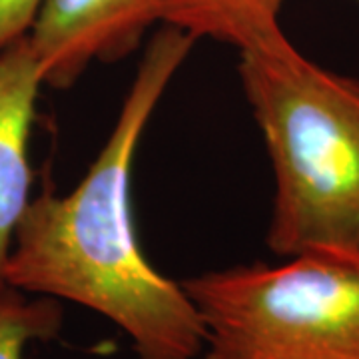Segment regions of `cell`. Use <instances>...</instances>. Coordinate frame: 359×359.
Here are the masks:
<instances>
[{
  "mask_svg": "<svg viewBox=\"0 0 359 359\" xmlns=\"http://www.w3.org/2000/svg\"><path fill=\"white\" fill-rule=\"evenodd\" d=\"M196 39L164 25L142 56L100 154L72 192L30 200L4 266L6 287L74 302L128 335L138 359H198L205 330L182 287L142 252L130 174L156 106Z\"/></svg>",
  "mask_w": 359,
  "mask_h": 359,
  "instance_id": "1",
  "label": "cell"
},
{
  "mask_svg": "<svg viewBox=\"0 0 359 359\" xmlns=\"http://www.w3.org/2000/svg\"><path fill=\"white\" fill-rule=\"evenodd\" d=\"M240 78L273 168L269 250L359 254V80L283 32L240 50Z\"/></svg>",
  "mask_w": 359,
  "mask_h": 359,
  "instance_id": "2",
  "label": "cell"
},
{
  "mask_svg": "<svg viewBox=\"0 0 359 359\" xmlns=\"http://www.w3.org/2000/svg\"><path fill=\"white\" fill-rule=\"evenodd\" d=\"M180 283L204 323L198 359H359V254L306 252Z\"/></svg>",
  "mask_w": 359,
  "mask_h": 359,
  "instance_id": "3",
  "label": "cell"
},
{
  "mask_svg": "<svg viewBox=\"0 0 359 359\" xmlns=\"http://www.w3.org/2000/svg\"><path fill=\"white\" fill-rule=\"evenodd\" d=\"M164 0H44L28 32L42 82L70 88L92 62H116L162 22Z\"/></svg>",
  "mask_w": 359,
  "mask_h": 359,
  "instance_id": "4",
  "label": "cell"
},
{
  "mask_svg": "<svg viewBox=\"0 0 359 359\" xmlns=\"http://www.w3.org/2000/svg\"><path fill=\"white\" fill-rule=\"evenodd\" d=\"M42 84L28 34L0 52V294L14 231L30 204L28 140Z\"/></svg>",
  "mask_w": 359,
  "mask_h": 359,
  "instance_id": "5",
  "label": "cell"
},
{
  "mask_svg": "<svg viewBox=\"0 0 359 359\" xmlns=\"http://www.w3.org/2000/svg\"><path fill=\"white\" fill-rule=\"evenodd\" d=\"M283 0H164L162 22L192 34L233 44L238 50L282 34Z\"/></svg>",
  "mask_w": 359,
  "mask_h": 359,
  "instance_id": "6",
  "label": "cell"
},
{
  "mask_svg": "<svg viewBox=\"0 0 359 359\" xmlns=\"http://www.w3.org/2000/svg\"><path fill=\"white\" fill-rule=\"evenodd\" d=\"M62 327V308L54 297L26 299L22 292L6 287L0 294V359H28L30 341H48Z\"/></svg>",
  "mask_w": 359,
  "mask_h": 359,
  "instance_id": "7",
  "label": "cell"
},
{
  "mask_svg": "<svg viewBox=\"0 0 359 359\" xmlns=\"http://www.w3.org/2000/svg\"><path fill=\"white\" fill-rule=\"evenodd\" d=\"M44 0H0V52L26 36Z\"/></svg>",
  "mask_w": 359,
  "mask_h": 359,
  "instance_id": "8",
  "label": "cell"
}]
</instances>
